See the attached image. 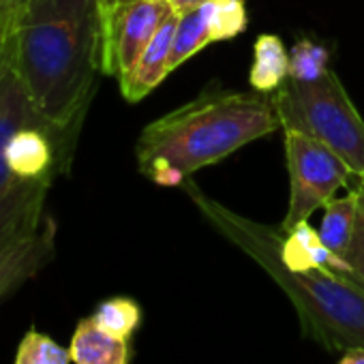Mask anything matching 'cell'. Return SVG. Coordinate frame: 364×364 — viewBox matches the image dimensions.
<instances>
[{"label": "cell", "mask_w": 364, "mask_h": 364, "mask_svg": "<svg viewBox=\"0 0 364 364\" xmlns=\"http://www.w3.org/2000/svg\"><path fill=\"white\" fill-rule=\"evenodd\" d=\"M330 50L311 41L300 39L289 52V80L296 82H315L330 67Z\"/></svg>", "instance_id": "cell-16"}, {"label": "cell", "mask_w": 364, "mask_h": 364, "mask_svg": "<svg viewBox=\"0 0 364 364\" xmlns=\"http://www.w3.org/2000/svg\"><path fill=\"white\" fill-rule=\"evenodd\" d=\"M289 77V52L277 35H259L253 43V63L249 82L253 90L272 95Z\"/></svg>", "instance_id": "cell-13"}, {"label": "cell", "mask_w": 364, "mask_h": 364, "mask_svg": "<svg viewBox=\"0 0 364 364\" xmlns=\"http://www.w3.org/2000/svg\"><path fill=\"white\" fill-rule=\"evenodd\" d=\"M281 129L304 133L328 146L355 178L364 176V120L332 69L315 82L285 80L272 92Z\"/></svg>", "instance_id": "cell-5"}, {"label": "cell", "mask_w": 364, "mask_h": 364, "mask_svg": "<svg viewBox=\"0 0 364 364\" xmlns=\"http://www.w3.org/2000/svg\"><path fill=\"white\" fill-rule=\"evenodd\" d=\"M71 351L58 345L52 336L37 330L26 332L18 347L16 364H71Z\"/></svg>", "instance_id": "cell-17"}, {"label": "cell", "mask_w": 364, "mask_h": 364, "mask_svg": "<svg viewBox=\"0 0 364 364\" xmlns=\"http://www.w3.org/2000/svg\"><path fill=\"white\" fill-rule=\"evenodd\" d=\"M35 0H0V43H7L16 24L33 7Z\"/></svg>", "instance_id": "cell-19"}, {"label": "cell", "mask_w": 364, "mask_h": 364, "mask_svg": "<svg viewBox=\"0 0 364 364\" xmlns=\"http://www.w3.org/2000/svg\"><path fill=\"white\" fill-rule=\"evenodd\" d=\"M75 137L33 107L5 58L0 73V249L43 228L48 191L71 159Z\"/></svg>", "instance_id": "cell-4"}, {"label": "cell", "mask_w": 364, "mask_h": 364, "mask_svg": "<svg viewBox=\"0 0 364 364\" xmlns=\"http://www.w3.org/2000/svg\"><path fill=\"white\" fill-rule=\"evenodd\" d=\"M5 58H7V52H5V43H0V73H3V67H5Z\"/></svg>", "instance_id": "cell-22"}, {"label": "cell", "mask_w": 364, "mask_h": 364, "mask_svg": "<svg viewBox=\"0 0 364 364\" xmlns=\"http://www.w3.org/2000/svg\"><path fill=\"white\" fill-rule=\"evenodd\" d=\"M355 196H358V213H355V232L353 240L345 253V259L351 264L353 279L364 285V176L355 178Z\"/></svg>", "instance_id": "cell-18"}, {"label": "cell", "mask_w": 364, "mask_h": 364, "mask_svg": "<svg viewBox=\"0 0 364 364\" xmlns=\"http://www.w3.org/2000/svg\"><path fill=\"white\" fill-rule=\"evenodd\" d=\"M247 24L245 0H204L182 11L169 54V73L200 54L206 46L236 39L247 31Z\"/></svg>", "instance_id": "cell-8"}, {"label": "cell", "mask_w": 364, "mask_h": 364, "mask_svg": "<svg viewBox=\"0 0 364 364\" xmlns=\"http://www.w3.org/2000/svg\"><path fill=\"white\" fill-rule=\"evenodd\" d=\"M56 221L48 217L39 232L0 249V300L37 277L52 262L56 251Z\"/></svg>", "instance_id": "cell-9"}, {"label": "cell", "mask_w": 364, "mask_h": 364, "mask_svg": "<svg viewBox=\"0 0 364 364\" xmlns=\"http://www.w3.org/2000/svg\"><path fill=\"white\" fill-rule=\"evenodd\" d=\"M281 259L287 268L298 270V272L311 270V268H328V270L353 277L351 264L345 257L330 251L321 242L319 232L313 230L309 221H302L296 228H291L287 234H283Z\"/></svg>", "instance_id": "cell-11"}, {"label": "cell", "mask_w": 364, "mask_h": 364, "mask_svg": "<svg viewBox=\"0 0 364 364\" xmlns=\"http://www.w3.org/2000/svg\"><path fill=\"white\" fill-rule=\"evenodd\" d=\"M336 364H364V347H353V349L343 351Z\"/></svg>", "instance_id": "cell-20"}, {"label": "cell", "mask_w": 364, "mask_h": 364, "mask_svg": "<svg viewBox=\"0 0 364 364\" xmlns=\"http://www.w3.org/2000/svg\"><path fill=\"white\" fill-rule=\"evenodd\" d=\"M178 20H180L178 11L167 16V20L154 33L141 58L133 67V71L118 82L120 92L129 103H137L144 97H148L169 75V54H171Z\"/></svg>", "instance_id": "cell-10"}, {"label": "cell", "mask_w": 364, "mask_h": 364, "mask_svg": "<svg viewBox=\"0 0 364 364\" xmlns=\"http://www.w3.org/2000/svg\"><path fill=\"white\" fill-rule=\"evenodd\" d=\"M92 317L103 330H107L120 338H131L133 332L141 323V306L133 298L116 296V298L103 300L97 306Z\"/></svg>", "instance_id": "cell-15"}, {"label": "cell", "mask_w": 364, "mask_h": 364, "mask_svg": "<svg viewBox=\"0 0 364 364\" xmlns=\"http://www.w3.org/2000/svg\"><path fill=\"white\" fill-rule=\"evenodd\" d=\"M277 129L272 95L206 88L144 127L135 148L137 169L159 187H176Z\"/></svg>", "instance_id": "cell-2"}, {"label": "cell", "mask_w": 364, "mask_h": 364, "mask_svg": "<svg viewBox=\"0 0 364 364\" xmlns=\"http://www.w3.org/2000/svg\"><path fill=\"white\" fill-rule=\"evenodd\" d=\"M202 217L234 247L247 253L291 300L304 336L328 351L364 347V285L328 268L291 270L281 259L283 232L253 221L206 196L193 178L182 182Z\"/></svg>", "instance_id": "cell-3"}, {"label": "cell", "mask_w": 364, "mask_h": 364, "mask_svg": "<svg viewBox=\"0 0 364 364\" xmlns=\"http://www.w3.org/2000/svg\"><path fill=\"white\" fill-rule=\"evenodd\" d=\"M167 3L173 7V11L182 14V11H187V9H191V7H196V5L204 3V0H167Z\"/></svg>", "instance_id": "cell-21"}, {"label": "cell", "mask_w": 364, "mask_h": 364, "mask_svg": "<svg viewBox=\"0 0 364 364\" xmlns=\"http://www.w3.org/2000/svg\"><path fill=\"white\" fill-rule=\"evenodd\" d=\"M171 14L167 0H99L101 73L118 82L129 75Z\"/></svg>", "instance_id": "cell-7"}, {"label": "cell", "mask_w": 364, "mask_h": 364, "mask_svg": "<svg viewBox=\"0 0 364 364\" xmlns=\"http://www.w3.org/2000/svg\"><path fill=\"white\" fill-rule=\"evenodd\" d=\"M285 159L289 171V206L281 223V232L287 234L302 221L323 208L341 187H347L353 171L321 141L298 133L283 131Z\"/></svg>", "instance_id": "cell-6"}, {"label": "cell", "mask_w": 364, "mask_h": 364, "mask_svg": "<svg viewBox=\"0 0 364 364\" xmlns=\"http://www.w3.org/2000/svg\"><path fill=\"white\" fill-rule=\"evenodd\" d=\"M5 50L33 107L77 135L103 75L99 0H35Z\"/></svg>", "instance_id": "cell-1"}, {"label": "cell", "mask_w": 364, "mask_h": 364, "mask_svg": "<svg viewBox=\"0 0 364 364\" xmlns=\"http://www.w3.org/2000/svg\"><path fill=\"white\" fill-rule=\"evenodd\" d=\"M355 213H358L355 189H351L345 198H332L323 206V217H321V225L317 232H319L321 242L341 257H345L353 240Z\"/></svg>", "instance_id": "cell-14"}, {"label": "cell", "mask_w": 364, "mask_h": 364, "mask_svg": "<svg viewBox=\"0 0 364 364\" xmlns=\"http://www.w3.org/2000/svg\"><path fill=\"white\" fill-rule=\"evenodd\" d=\"M69 351L73 364H129L131 360L129 338L103 330L95 317H86L77 323Z\"/></svg>", "instance_id": "cell-12"}]
</instances>
